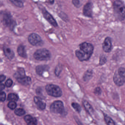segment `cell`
Here are the masks:
<instances>
[{
  "label": "cell",
  "mask_w": 125,
  "mask_h": 125,
  "mask_svg": "<svg viewBox=\"0 0 125 125\" xmlns=\"http://www.w3.org/2000/svg\"><path fill=\"white\" fill-rule=\"evenodd\" d=\"M79 47L80 49L76 51V57L81 61H88L93 53V45L90 43L84 42L81 44Z\"/></svg>",
  "instance_id": "6da1fadb"
},
{
  "label": "cell",
  "mask_w": 125,
  "mask_h": 125,
  "mask_svg": "<svg viewBox=\"0 0 125 125\" xmlns=\"http://www.w3.org/2000/svg\"><path fill=\"white\" fill-rule=\"evenodd\" d=\"M114 10L116 17L120 20L125 18V6L119 0H117L114 4Z\"/></svg>",
  "instance_id": "7a4b0ae2"
},
{
  "label": "cell",
  "mask_w": 125,
  "mask_h": 125,
  "mask_svg": "<svg viewBox=\"0 0 125 125\" xmlns=\"http://www.w3.org/2000/svg\"><path fill=\"white\" fill-rule=\"evenodd\" d=\"M114 81L118 86H122L125 83V68H119L115 72L114 76Z\"/></svg>",
  "instance_id": "3957f363"
},
{
  "label": "cell",
  "mask_w": 125,
  "mask_h": 125,
  "mask_svg": "<svg viewBox=\"0 0 125 125\" xmlns=\"http://www.w3.org/2000/svg\"><path fill=\"white\" fill-rule=\"evenodd\" d=\"M34 57L36 60L40 61L49 60L51 57V54L49 51L46 49L37 50L34 54Z\"/></svg>",
  "instance_id": "277c9868"
},
{
  "label": "cell",
  "mask_w": 125,
  "mask_h": 125,
  "mask_svg": "<svg viewBox=\"0 0 125 125\" xmlns=\"http://www.w3.org/2000/svg\"><path fill=\"white\" fill-rule=\"evenodd\" d=\"M45 90L49 95L58 97L62 95V91L59 87L53 84H48L45 86Z\"/></svg>",
  "instance_id": "5b68a950"
},
{
  "label": "cell",
  "mask_w": 125,
  "mask_h": 125,
  "mask_svg": "<svg viewBox=\"0 0 125 125\" xmlns=\"http://www.w3.org/2000/svg\"><path fill=\"white\" fill-rule=\"evenodd\" d=\"M3 21L4 24L9 27L11 30L14 29L16 22L12 19V17L9 12H5L3 14Z\"/></svg>",
  "instance_id": "8992f818"
},
{
  "label": "cell",
  "mask_w": 125,
  "mask_h": 125,
  "mask_svg": "<svg viewBox=\"0 0 125 125\" xmlns=\"http://www.w3.org/2000/svg\"><path fill=\"white\" fill-rule=\"evenodd\" d=\"M51 111L55 114H62L64 111L63 103L60 101H54L50 107Z\"/></svg>",
  "instance_id": "52a82bcc"
},
{
  "label": "cell",
  "mask_w": 125,
  "mask_h": 125,
  "mask_svg": "<svg viewBox=\"0 0 125 125\" xmlns=\"http://www.w3.org/2000/svg\"><path fill=\"white\" fill-rule=\"evenodd\" d=\"M29 43L34 46H41L43 44V42L41 37L36 33H32L28 38Z\"/></svg>",
  "instance_id": "ba28073f"
},
{
  "label": "cell",
  "mask_w": 125,
  "mask_h": 125,
  "mask_svg": "<svg viewBox=\"0 0 125 125\" xmlns=\"http://www.w3.org/2000/svg\"><path fill=\"white\" fill-rule=\"evenodd\" d=\"M43 14L45 18L54 27H57L58 26L57 22L53 16L50 14L47 10L43 9L42 11Z\"/></svg>",
  "instance_id": "9c48e42d"
},
{
  "label": "cell",
  "mask_w": 125,
  "mask_h": 125,
  "mask_svg": "<svg viewBox=\"0 0 125 125\" xmlns=\"http://www.w3.org/2000/svg\"><path fill=\"white\" fill-rule=\"evenodd\" d=\"M112 48L111 40L110 37H107L105 39L102 44V48L103 50L106 52H111Z\"/></svg>",
  "instance_id": "30bf717a"
},
{
  "label": "cell",
  "mask_w": 125,
  "mask_h": 125,
  "mask_svg": "<svg viewBox=\"0 0 125 125\" xmlns=\"http://www.w3.org/2000/svg\"><path fill=\"white\" fill-rule=\"evenodd\" d=\"M92 4L91 2L87 3L83 9L84 15L86 17H91L92 16Z\"/></svg>",
  "instance_id": "8fae6325"
},
{
  "label": "cell",
  "mask_w": 125,
  "mask_h": 125,
  "mask_svg": "<svg viewBox=\"0 0 125 125\" xmlns=\"http://www.w3.org/2000/svg\"><path fill=\"white\" fill-rule=\"evenodd\" d=\"M49 69V66L46 65H38L36 68V72L38 75H42L44 72L47 71Z\"/></svg>",
  "instance_id": "7c38bea8"
},
{
  "label": "cell",
  "mask_w": 125,
  "mask_h": 125,
  "mask_svg": "<svg viewBox=\"0 0 125 125\" xmlns=\"http://www.w3.org/2000/svg\"><path fill=\"white\" fill-rule=\"evenodd\" d=\"M34 103L36 104L37 107L41 110H44L46 106L45 103L42 101L40 98L38 97H35L34 98Z\"/></svg>",
  "instance_id": "4fadbf2b"
},
{
  "label": "cell",
  "mask_w": 125,
  "mask_h": 125,
  "mask_svg": "<svg viewBox=\"0 0 125 125\" xmlns=\"http://www.w3.org/2000/svg\"><path fill=\"white\" fill-rule=\"evenodd\" d=\"M24 120L28 125H37L36 119L29 115L25 116Z\"/></svg>",
  "instance_id": "5bb4252c"
},
{
  "label": "cell",
  "mask_w": 125,
  "mask_h": 125,
  "mask_svg": "<svg viewBox=\"0 0 125 125\" xmlns=\"http://www.w3.org/2000/svg\"><path fill=\"white\" fill-rule=\"evenodd\" d=\"M3 50L4 55L10 60H11L14 57V52L9 48L4 47L3 48Z\"/></svg>",
  "instance_id": "9a60e30c"
},
{
  "label": "cell",
  "mask_w": 125,
  "mask_h": 125,
  "mask_svg": "<svg viewBox=\"0 0 125 125\" xmlns=\"http://www.w3.org/2000/svg\"><path fill=\"white\" fill-rule=\"evenodd\" d=\"M18 82L22 85L27 86L29 85L31 83V79L29 76H25L17 79Z\"/></svg>",
  "instance_id": "2e32d148"
},
{
  "label": "cell",
  "mask_w": 125,
  "mask_h": 125,
  "mask_svg": "<svg viewBox=\"0 0 125 125\" xmlns=\"http://www.w3.org/2000/svg\"><path fill=\"white\" fill-rule=\"evenodd\" d=\"M14 78L17 79L23 78L25 76V71L23 68H18L14 75Z\"/></svg>",
  "instance_id": "e0dca14e"
},
{
  "label": "cell",
  "mask_w": 125,
  "mask_h": 125,
  "mask_svg": "<svg viewBox=\"0 0 125 125\" xmlns=\"http://www.w3.org/2000/svg\"><path fill=\"white\" fill-rule=\"evenodd\" d=\"M17 52L18 55L22 58H27V54L24 46L20 45L17 48Z\"/></svg>",
  "instance_id": "ac0fdd59"
},
{
  "label": "cell",
  "mask_w": 125,
  "mask_h": 125,
  "mask_svg": "<svg viewBox=\"0 0 125 125\" xmlns=\"http://www.w3.org/2000/svg\"><path fill=\"white\" fill-rule=\"evenodd\" d=\"M83 104L85 109L90 114H93L94 111V109L91 105L87 101H84L83 102Z\"/></svg>",
  "instance_id": "d6986e66"
},
{
  "label": "cell",
  "mask_w": 125,
  "mask_h": 125,
  "mask_svg": "<svg viewBox=\"0 0 125 125\" xmlns=\"http://www.w3.org/2000/svg\"><path fill=\"white\" fill-rule=\"evenodd\" d=\"M10 1L15 6L21 8L23 6L25 0H10Z\"/></svg>",
  "instance_id": "ffe728a7"
},
{
  "label": "cell",
  "mask_w": 125,
  "mask_h": 125,
  "mask_svg": "<svg viewBox=\"0 0 125 125\" xmlns=\"http://www.w3.org/2000/svg\"><path fill=\"white\" fill-rule=\"evenodd\" d=\"M18 100V97L16 94L10 93L8 95L7 100L10 101H17Z\"/></svg>",
  "instance_id": "44dd1931"
},
{
  "label": "cell",
  "mask_w": 125,
  "mask_h": 125,
  "mask_svg": "<svg viewBox=\"0 0 125 125\" xmlns=\"http://www.w3.org/2000/svg\"><path fill=\"white\" fill-rule=\"evenodd\" d=\"M104 119L106 123L108 125H115L114 122L111 117L107 115H105L104 116Z\"/></svg>",
  "instance_id": "7402d4cb"
},
{
  "label": "cell",
  "mask_w": 125,
  "mask_h": 125,
  "mask_svg": "<svg viewBox=\"0 0 125 125\" xmlns=\"http://www.w3.org/2000/svg\"><path fill=\"white\" fill-rule=\"evenodd\" d=\"M14 113L17 116H22L25 114V112L23 109L18 108L15 110Z\"/></svg>",
  "instance_id": "603a6c76"
},
{
  "label": "cell",
  "mask_w": 125,
  "mask_h": 125,
  "mask_svg": "<svg viewBox=\"0 0 125 125\" xmlns=\"http://www.w3.org/2000/svg\"><path fill=\"white\" fill-rule=\"evenodd\" d=\"M72 106L73 108L78 112H80L81 111V108L80 105L77 103H72Z\"/></svg>",
  "instance_id": "cb8c5ba5"
},
{
  "label": "cell",
  "mask_w": 125,
  "mask_h": 125,
  "mask_svg": "<svg viewBox=\"0 0 125 125\" xmlns=\"http://www.w3.org/2000/svg\"><path fill=\"white\" fill-rule=\"evenodd\" d=\"M92 73L91 71H89L86 72V73L84 74L83 78L84 79V81H87L89 79H90V78L91 77Z\"/></svg>",
  "instance_id": "d4e9b609"
},
{
  "label": "cell",
  "mask_w": 125,
  "mask_h": 125,
  "mask_svg": "<svg viewBox=\"0 0 125 125\" xmlns=\"http://www.w3.org/2000/svg\"><path fill=\"white\" fill-rule=\"evenodd\" d=\"M8 106L11 109H14L17 107V104L15 101H10L8 103Z\"/></svg>",
  "instance_id": "484cf974"
},
{
  "label": "cell",
  "mask_w": 125,
  "mask_h": 125,
  "mask_svg": "<svg viewBox=\"0 0 125 125\" xmlns=\"http://www.w3.org/2000/svg\"><path fill=\"white\" fill-rule=\"evenodd\" d=\"M13 82L12 80L10 79H7L5 82V85L7 87H10L12 85Z\"/></svg>",
  "instance_id": "4316f807"
},
{
  "label": "cell",
  "mask_w": 125,
  "mask_h": 125,
  "mask_svg": "<svg viewBox=\"0 0 125 125\" xmlns=\"http://www.w3.org/2000/svg\"><path fill=\"white\" fill-rule=\"evenodd\" d=\"M6 94L4 92H2L0 94V100L1 102L4 101L6 100Z\"/></svg>",
  "instance_id": "83f0119b"
},
{
  "label": "cell",
  "mask_w": 125,
  "mask_h": 125,
  "mask_svg": "<svg viewBox=\"0 0 125 125\" xmlns=\"http://www.w3.org/2000/svg\"><path fill=\"white\" fill-rule=\"evenodd\" d=\"M106 61L107 60L106 57L104 56H102L101 57L100 59V64L101 65L104 64L106 62Z\"/></svg>",
  "instance_id": "f1b7e54d"
},
{
  "label": "cell",
  "mask_w": 125,
  "mask_h": 125,
  "mask_svg": "<svg viewBox=\"0 0 125 125\" xmlns=\"http://www.w3.org/2000/svg\"><path fill=\"white\" fill-rule=\"evenodd\" d=\"M72 2L75 6L79 7L80 4V0H72Z\"/></svg>",
  "instance_id": "f546056e"
},
{
  "label": "cell",
  "mask_w": 125,
  "mask_h": 125,
  "mask_svg": "<svg viewBox=\"0 0 125 125\" xmlns=\"http://www.w3.org/2000/svg\"><path fill=\"white\" fill-rule=\"evenodd\" d=\"M101 90L100 87H97L95 89L94 93L95 94L100 95L101 94Z\"/></svg>",
  "instance_id": "4dcf8cb0"
},
{
  "label": "cell",
  "mask_w": 125,
  "mask_h": 125,
  "mask_svg": "<svg viewBox=\"0 0 125 125\" xmlns=\"http://www.w3.org/2000/svg\"><path fill=\"white\" fill-rule=\"evenodd\" d=\"M60 68H59V67H58V68H57L56 69V71H55V73H56V75H59V73H60V72H61L60 71Z\"/></svg>",
  "instance_id": "1f68e13d"
},
{
  "label": "cell",
  "mask_w": 125,
  "mask_h": 125,
  "mask_svg": "<svg viewBox=\"0 0 125 125\" xmlns=\"http://www.w3.org/2000/svg\"><path fill=\"white\" fill-rule=\"evenodd\" d=\"M6 79V76L3 75H1L0 76V82L1 83H2L4 80Z\"/></svg>",
  "instance_id": "d6a6232c"
},
{
  "label": "cell",
  "mask_w": 125,
  "mask_h": 125,
  "mask_svg": "<svg viewBox=\"0 0 125 125\" xmlns=\"http://www.w3.org/2000/svg\"><path fill=\"white\" fill-rule=\"evenodd\" d=\"M5 87V85L1 83L0 85V91H1L2 90H3L4 89Z\"/></svg>",
  "instance_id": "836d02e7"
},
{
  "label": "cell",
  "mask_w": 125,
  "mask_h": 125,
  "mask_svg": "<svg viewBox=\"0 0 125 125\" xmlns=\"http://www.w3.org/2000/svg\"><path fill=\"white\" fill-rule=\"evenodd\" d=\"M50 3L51 4H53L54 2V0H49Z\"/></svg>",
  "instance_id": "e575fe53"
}]
</instances>
